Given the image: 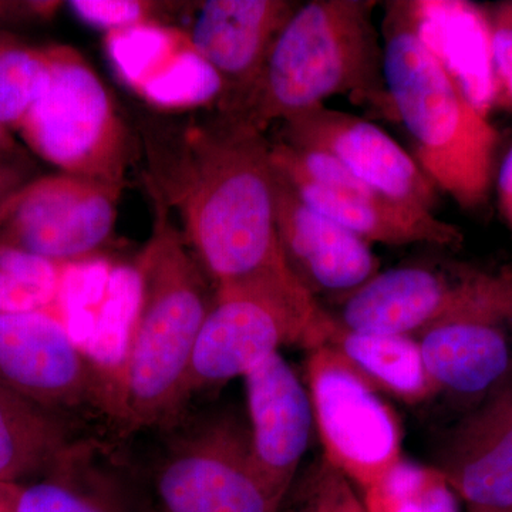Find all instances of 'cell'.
<instances>
[{"label":"cell","mask_w":512,"mask_h":512,"mask_svg":"<svg viewBox=\"0 0 512 512\" xmlns=\"http://www.w3.org/2000/svg\"><path fill=\"white\" fill-rule=\"evenodd\" d=\"M151 197L181 232L214 288L315 298L293 274L276 227L272 144L242 117L153 124L143 131Z\"/></svg>","instance_id":"obj_1"},{"label":"cell","mask_w":512,"mask_h":512,"mask_svg":"<svg viewBox=\"0 0 512 512\" xmlns=\"http://www.w3.org/2000/svg\"><path fill=\"white\" fill-rule=\"evenodd\" d=\"M508 325L483 320L441 323L414 336L437 390L478 403L510 379Z\"/></svg>","instance_id":"obj_20"},{"label":"cell","mask_w":512,"mask_h":512,"mask_svg":"<svg viewBox=\"0 0 512 512\" xmlns=\"http://www.w3.org/2000/svg\"><path fill=\"white\" fill-rule=\"evenodd\" d=\"M323 346L339 352L377 390L404 403H423L439 393L414 336L359 332L345 328L335 319Z\"/></svg>","instance_id":"obj_23"},{"label":"cell","mask_w":512,"mask_h":512,"mask_svg":"<svg viewBox=\"0 0 512 512\" xmlns=\"http://www.w3.org/2000/svg\"><path fill=\"white\" fill-rule=\"evenodd\" d=\"M282 124L284 143L328 153L380 194L433 211L436 187L416 158L376 124L326 106Z\"/></svg>","instance_id":"obj_12"},{"label":"cell","mask_w":512,"mask_h":512,"mask_svg":"<svg viewBox=\"0 0 512 512\" xmlns=\"http://www.w3.org/2000/svg\"><path fill=\"white\" fill-rule=\"evenodd\" d=\"M440 473L470 512H512V379L448 434Z\"/></svg>","instance_id":"obj_17"},{"label":"cell","mask_w":512,"mask_h":512,"mask_svg":"<svg viewBox=\"0 0 512 512\" xmlns=\"http://www.w3.org/2000/svg\"><path fill=\"white\" fill-rule=\"evenodd\" d=\"M158 429L164 443L147 476L153 512H279L237 417L190 419L181 412Z\"/></svg>","instance_id":"obj_6"},{"label":"cell","mask_w":512,"mask_h":512,"mask_svg":"<svg viewBox=\"0 0 512 512\" xmlns=\"http://www.w3.org/2000/svg\"><path fill=\"white\" fill-rule=\"evenodd\" d=\"M0 386L74 420L116 427L113 372L52 311L0 313Z\"/></svg>","instance_id":"obj_10"},{"label":"cell","mask_w":512,"mask_h":512,"mask_svg":"<svg viewBox=\"0 0 512 512\" xmlns=\"http://www.w3.org/2000/svg\"><path fill=\"white\" fill-rule=\"evenodd\" d=\"M366 497L384 512H460V500L439 468L403 460Z\"/></svg>","instance_id":"obj_26"},{"label":"cell","mask_w":512,"mask_h":512,"mask_svg":"<svg viewBox=\"0 0 512 512\" xmlns=\"http://www.w3.org/2000/svg\"><path fill=\"white\" fill-rule=\"evenodd\" d=\"M275 198L282 251L315 298L328 293L339 301L379 274L380 262L369 242L305 204L276 168Z\"/></svg>","instance_id":"obj_16"},{"label":"cell","mask_w":512,"mask_h":512,"mask_svg":"<svg viewBox=\"0 0 512 512\" xmlns=\"http://www.w3.org/2000/svg\"><path fill=\"white\" fill-rule=\"evenodd\" d=\"M284 177L305 204L369 244L458 248L463 242L460 228L426 208L392 200L379 192L332 191L301 178Z\"/></svg>","instance_id":"obj_21"},{"label":"cell","mask_w":512,"mask_h":512,"mask_svg":"<svg viewBox=\"0 0 512 512\" xmlns=\"http://www.w3.org/2000/svg\"><path fill=\"white\" fill-rule=\"evenodd\" d=\"M67 9L90 28L117 32L134 26L160 23V3L143 0H70Z\"/></svg>","instance_id":"obj_28"},{"label":"cell","mask_w":512,"mask_h":512,"mask_svg":"<svg viewBox=\"0 0 512 512\" xmlns=\"http://www.w3.org/2000/svg\"><path fill=\"white\" fill-rule=\"evenodd\" d=\"M488 15L493 30L498 101L505 100L512 106V0L495 6Z\"/></svg>","instance_id":"obj_29"},{"label":"cell","mask_w":512,"mask_h":512,"mask_svg":"<svg viewBox=\"0 0 512 512\" xmlns=\"http://www.w3.org/2000/svg\"><path fill=\"white\" fill-rule=\"evenodd\" d=\"M299 3L288 0H208L185 30L198 55L224 83L218 110L237 113L252 92L269 50Z\"/></svg>","instance_id":"obj_14"},{"label":"cell","mask_w":512,"mask_h":512,"mask_svg":"<svg viewBox=\"0 0 512 512\" xmlns=\"http://www.w3.org/2000/svg\"><path fill=\"white\" fill-rule=\"evenodd\" d=\"M64 265L0 242V313L50 311Z\"/></svg>","instance_id":"obj_25"},{"label":"cell","mask_w":512,"mask_h":512,"mask_svg":"<svg viewBox=\"0 0 512 512\" xmlns=\"http://www.w3.org/2000/svg\"><path fill=\"white\" fill-rule=\"evenodd\" d=\"M308 353L305 384L322 456L365 494L403 460L399 417L335 349Z\"/></svg>","instance_id":"obj_9"},{"label":"cell","mask_w":512,"mask_h":512,"mask_svg":"<svg viewBox=\"0 0 512 512\" xmlns=\"http://www.w3.org/2000/svg\"><path fill=\"white\" fill-rule=\"evenodd\" d=\"M86 423L52 412L0 386V484H25L90 439Z\"/></svg>","instance_id":"obj_22"},{"label":"cell","mask_w":512,"mask_h":512,"mask_svg":"<svg viewBox=\"0 0 512 512\" xmlns=\"http://www.w3.org/2000/svg\"><path fill=\"white\" fill-rule=\"evenodd\" d=\"M104 40L121 82L158 109H201L224 96L221 77L185 30L150 23L106 33Z\"/></svg>","instance_id":"obj_13"},{"label":"cell","mask_w":512,"mask_h":512,"mask_svg":"<svg viewBox=\"0 0 512 512\" xmlns=\"http://www.w3.org/2000/svg\"><path fill=\"white\" fill-rule=\"evenodd\" d=\"M12 485L0 484V512H12V505H10Z\"/></svg>","instance_id":"obj_33"},{"label":"cell","mask_w":512,"mask_h":512,"mask_svg":"<svg viewBox=\"0 0 512 512\" xmlns=\"http://www.w3.org/2000/svg\"><path fill=\"white\" fill-rule=\"evenodd\" d=\"M123 188L62 171L32 178L0 208V242L59 265L101 258Z\"/></svg>","instance_id":"obj_11"},{"label":"cell","mask_w":512,"mask_h":512,"mask_svg":"<svg viewBox=\"0 0 512 512\" xmlns=\"http://www.w3.org/2000/svg\"><path fill=\"white\" fill-rule=\"evenodd\" d=\"M47 49L49 86L20 124V137L62 173L124 187L140 151L116 100L79 50Z\"/></svg>","instance_id":"obj_5"},{"label":"cell","mask_w":512,"mask_h":512,"mask_svg":"<svg viewBox=\"0 0 512 512\" xmlns=\"http://www.w3.org/2000/svg\"><path fill=\"white\" fill-rule=\"evenodd\" d=\"M244 379L255 467L282 505L311 440V397L281 353L268 357Z\"/></svg>","instance_id":"obj_15"},{"label":"cell","mask_w":512,"mask_h":512,"mask_svg":"<svg viewBox=\"0 0 512 512\" xmlns=\"http://www.w3.org/2000/svg\"><path fill=\"white\" fill-rule=\"evenodd\" d=\"M136 464L109 441L74 446L35 483L13 484L12 512H153L143 507Z\"/></svg>","instance_id":"obj_18"},{"label":"cell","mask_w":512,"mask_h":512,"mask_svg":"<svg viewBox=\"0 0 512 512\" xmlns=\"http://www.w3.org/2000/svg\"><path fill=\"white\" fill-rule=\"evenodd\" d=\"M151 198L153 229L133 264L136 313L113 372L116 427L123 434L158 429L183 412L192 352L215 296L173 212Z\"/></svg>","instance_id":"obj_2"},{"label":"cell","mask_w":512,"mask_h":512,"mask_svg":"<svg viewBox=\"0 0 512 512\" xmlns=\"http://www.w3.org/2000/svg\"><path fill=\"white\" fill-rule=\"evenodd\" d=\"M383 35L384 86L417 164L458 207L480 210L493 192L500 133L420 42L404 2L390 3Z\"/></svg>","instance_id":"obj_3"},{"label":"cell","mask_w":512,"mask_h":512,"mask_svg":"<svg viewBox=\"0 0 512 512\" xmlns=\"http://www.w3.org/2000/svg\"><path fill=\"white\" fill-rule=\"evenodd\" d=\"M494 188L501 217L512 231V147L505 154L503 163L498 165Z\"/></svg>","instance_id":"obj_31"},{"label":"cell","mask_w":512,"mask_h":512,"mask_svg":"<svg viewBox=\"0 0 512 512\" xmlns=\"http://www.w3.org/2000/svg\"><path fill=\"white\" fill-rule=\"evenodd\" d=\"M414 32L467 99L490 117L498 103L488 10L467 0L404 2Z\"/></svg>","instance_id":"obj_19"},{"label":"cell","mask_w":512,"mask_h":512,"mask_svg":"<svg viewBox=\"0 0 512 512\" xmlns=\"http://www.w3.org/2000/svg\"><path fill=\"white\" fill-rule=\"evenodd\" d=\"M373 0H312L299 5L269 50L261 76L234 116L264 131L325 106L339 94L392 116ZM394 116V114H393Z\"/></svg>","instance_id":"obj_4"},{"label":"cell","mask_w":512,"mask_h":512,"mask_svg":"<svg viewBox=\"0 0 512 512\" xmlns=\"http://www.w3.org/2000/svg\"><path fill=\"white\" fill-rule=\"evenodd\" d=\"M332 315L345 328L383 335L417 336L464 320L512 325V272L397 266L339 299Z\"/></svg>","instance_id":"obj_7"},{"label":"cell","mask_w":512,"mask_h":512,"mask_svg":"<svg viewBox=\"0 0 512 512\" xmlns=\"http://www.w3.org/2000/svg\"><path fill=\"white\" fill-rule=\"evenodd\" d=\"M363 498H365L367 512H384L382 508L372 500V498L366 497V495H363Z\"/></svg>","instance_id":"obj_34"},{"label":"cell","mask_w":512,"mask_h":512,"mask_svg":"<svg viewBox=\"0 0 512 512\" xmlns=\"http://www.w3.org/2000/svg\"><path fill=\"white\" fill-rule=\"evenodd\" d=\"M50 56L46 47L20 42L0 32V124L18 131L50 82Z\"/></svg>","instance_id":"obj_24"},{"label":"cell","mask_w":512,"mask_h":512,"mask_svg":"<svg viewBox=\"0 0 512 512\" xmlns=\"http://www.w3.org/2000/svg\"><path fill=\"white\" fill-rule=\"evenodd\" d=\"M279 512H367V508L355 485L320 456L296 477Z\"/></svg>","instance_id":"obj_27"},{"label":"cell","mask_w":512,"mask_h":512,"mask_svg":"<svg viewBox=\"0 0 512 512\" xmlns=\"http://www.w3.org/2000/svg\"><path fill=\"white\" fill-rule=\"evenodd\" d=\"M333 315L318 299H296L266 289L215 288L184 387L187 406L195 394L245 377L284 346L325 345Z\"/></svg>","instance_id":"obj_8"},{"label":"cell","mask_w":512,"mask_h":512,"mask_svg":"<svg viewBox=\"0 0 512 512\" xmlns=\"http://www.w3.org/2000/svg\"><path fill=\"white\" fill-rule=\"evenodd\" d=\"M32 178H35L32 164L25 154H15V156L0 154V208Z\"/></svg>","instance_id":"obj_30"},{"label":"cell","mask_w":512,"mask_h":512,"mask_svg":"<svg viewBox=\"0 0 512 512\" xmlns=\"http://www.w3.org/2000/svg\"><path fill=\"white\" fill-rule=\"evenodd\" d=\"M0 154H3V156L22 154V150H20L18 143L12 136V131L3 127L2 124H0Z\"/></svg>","instance_id":"obj_32"}]
</instances>
